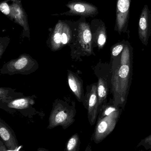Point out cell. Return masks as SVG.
I'll return each mask as SVG.
<instances>
[{
  "mask_svg": "<svg viewBox=\"0 0 151 151\" xmlns=\"http://www.w3.org/2000/svg\"><path fill=\"white\" fill-rule=\"evenodd\" d=\"M131 73L130 53L127 45L121 55L120 63L113 68L112 90L115 105H122L125 101L129 89Z\"/></svg>",
  "mask_w": 151,
  "mask_h": 151,
  "instance_id": "cell-1",
  "label": "cell"
},
{
  "mask_svg": "<svg viewBox=\"0 0 151 151\" xmlns=\"http://www.w3.org/2000/svg\"><path fill=\"white\" fill-rule=\"evenodd\" d=\"M76 114L75 101L66 97L56 99L53 103L47 129L61 126L66 129L75 122Z\"/></svg>",
  "mask_w": 151,
  "mask_h": 151,
  "instance_id": "cell-2",
  "label": "cell"
},
{
  "mask_svg": "<svg viewBox=\"0 0 151 151\" xmlns=\"http://www.w3.org/2000/svg\"><path fill=\"white\" fill-rule=\"evenodd\" d=\"M38 68V64L36 61L27 56H22L4 64L0 73L9 76L16 74L28 75L37 71Z\"/></svg>",
  "mask_w": 151,
  "mask_h": 151,
  "instance_id": "cell-3",
  "label": "cell"
},
{
  "mask_svg": "<svg viewBox=\"0 0 151 151\" xmlns=\"http://www.w3.org/2000/svg\"><path fill=\"white\" fill-rule=\"evenodd\" d=\"M120 115L119 109L109 115L98 118V122L93 135V139L96 144H99L106 138L114 129Z\"/></svg>",
  "mask_w": 151,
  "mask_h": 151,
  "instance_id": "cell-4",
  "label": "cell"
},
{
  "mask_svg": "<svg viewBox=\"0 0 151 151\" xmlns=\"http://www.w3.org/2000/svg\"><path fill=\"white\" fill-rule=\"evenodd\" d=\"M83 104L87 110L89 123L91 125H93L96 122L99 114L97 83L86 86V92Z\"/></svg>",
  "mask_w": 151,
  "mask_h": 151,
  "instance_id": "cell-5",
  "label": "cell"
},
{
  "mask_svg": "<svg viewBox=\"0 0 151 151\" xmlns=\"http://www.w3.org/2000/svg\"><path fill=\"white\" fill-rule=\"evenodd\" d=\"M151 31V14L148 6L145 5L143 8L139 17L138 34L139 40L147 45Z\"/></svg>",
  "mask_w": 151,
  "mask_h": 151,
  "instance_id": "cell-6",
  "label": "cell"
},
{
  "mask_svg": "<svg viewBox=\"0 0 151 151\" xmlns=\"http://www.w3.org/2000/svg\"><path fill=\"white\" fill-rule=\"evenodd\" d=\"M131 1V0H117L116 29L120 34L127 26Z\"/></svg>",
  "mask_w": 151,
  "mask_h": 151,
  "instance_id": "cell-7",
  "label": "cell"
},
{
  "mask_svg": "<svg viewBox=\"0 0 151 151\" xmlns=\"http://www.w3.org/2000/svg\"><path fill=\"white\" fill-rule=\"evenodd\" d=\"M0 136L8 150L15 151L18 147V142L14 132L2 119L0 120Z\"/></svg>",
  "mask_w": 151,
  "mask_h": 151,
  "instance_id": "cell-8",
  "label": "cell"
},
{
  "mask_svg": "<svg viewBox=\"0 0 151 151\" xmlns=\"http://www.w3.org/2000/svg\"><path fill=\"white\" fill-rule=\"evenodd\" d=\"M68 83L77 100L83 102L85 95L83 81L82 78L76 73L70 70H68Z\"/></svg>",
  "mask_w": 151,
  "mask_h": 151,
  "instance_id": "cell-9",
  "label": "cell"
},
{
  "mask_svg": "<svg viewBox=\"0 0 151 151\" xmlns=\"http://www.w3.org/2000/svg\"><path fill=\"white\" fill-rule=\"evenodd\" d=\"M97 92L99 113L106 106L108 93L107 83L106 79L103 78L99 77V78L97 83Z\"/></svg>",
  "mask_w": 151,
  "mask_h": 151,
  "instance_id": "cell-10",
  "label": "cell"
},
{
  "mask_svg": "<svg viewBox=\"0 0 151 151\" xmlns=\"http://www.w3.org/2000/svg\"><path fill=\"white\" fill-rule=\"evenodd\" d=\"M35 103V101L32 97L18 98L14 99L6 103V106L9 109H29Z\"/></svg>",
  "mask_w": 151,
  "mask_h": 151,
  "instance_id": "cell-11",
  "label": "cell"
},
{
  "mask_svg": "<svg viewBox=\"0 0 151 151\" xmlns=\"http://www.w3.org/2000/svg\"><path fill=\"white\" fill-rule=\"evenodd\" d=\"M21 93H16L11 88L1 87L0 88V101L1 105L6 104L17 97L22 96Z\"/></svg>",
  "mask_w": 151,
  "mask_h": 151,
  "instance_id": "cell-12",
  "label": "cell"
},
{
  "mask_svg": "<svg viewBox=\"0 0 151 151\" xmlns=\"http://www.w3.org/2000/svg\"><path fill=\"white\" fill-rule=\"evenodd\" d=\"M80 141L78 133L71 136L67 142L66 149L68 151H78L79 150Z\"/></svg>",
  "mask_w": 151,
  "mask_h": 151,
  "instance_id": "cell-13",
  "label": "cell"
},
{
  "mask_svg": "<svg viewBox=\"0 0 151 151\" xmlns=\"http://www.w3.org/2000/svg\"><path fill=\"white\" fill-rule=\"evenodd\" d=\"M118 109L117 106L115 105L114 106H105V107L102 109L101 111L99 114V117L98 118L104 117L106 116L109 115L111 113L114 112V111H116Z\"/></svg>",
  "mask_w": 151,
  "mask_h": 151,
  "instance_id": "cell-14",
  "label": "cell"
},
{
  "mask_svg": "<svg viewBox=\"0 0 151 151\" xmlns=\"http://www.w3.org/2000/svg\"><path fill=\"white\" fill-rule=\"evenodd\" d=\"M106 40V35L105 28H103L100 32L98 37V43L99 47L101 48L104 46Z\"/></svg>",
  "mask_w": 151,
  "mask_h": 151,
  "instance_id": "cell-15",
  "label": "cell"
},
{
  "mask_svg": "<svg viewBox=\"0 0 151 151\" xmlns=\"http://www.w3.org/2000/svg\"><path fill=\"white\" fill-rule=\"evenodd\" d=\"M124 45L123 44H117L115 46L112 50L111 54L113 57H116L119 55L123 50L124 48Z\"/></svg>",
  "mask_w": 151,
  "mask_h": 151,
  "instance_id": "cell-16",
  "label": "cell"
},
{
  "mask_svg": "<svg viewBox=\"0 0 151 151\" xmlns=\"http://www.w3.org/2000/svg\"><path fill=\"white\" fill-rule=\"evenodd\" d=\"M83 37L84 41L86 43H88L91 42V40L92 35L90 30L87 29L84 31Z\"/></svg>",
  "mask_w": 151,
  "mask_h": 151,
  "instance_id": "cell-17",
  "label": "cell"
},
{
  "mask_svg": "<svg viewBox=\"0 0 151 151\" xmlns=\"http://www.w3.org/2000/svg\"><path fill=\"white\" fill-rule=\"evenodd\" d=\"M0 9L2 13L6 15H8L10 13V9L8 5L6 3H2L0 6Z\"/></svg>",
  "mask_w": 151,
  "mask_h": 151,
  "instance_id": "cell-18",
  "label": "cell"
},
{
  "mask_svg": "<svg viewBox=\"0 0 151 151\" xmlns=\"http://www.w3.org/2000/svg\"><path fill=\"white\" fill-rule=\"evenodd\" d=\"M74 9L77 12H79V13L84 12L85 10V7L83 5H80V4H77V5H75Z\"/></svg>",
  "mask_w": 151,
  "mask_h": 151,
  "instance_id": "cell-19",
  "label": "cell"
},
{
  "mask_svg": "<svg viewBox=\"0 0 151 151\" xmlns=\"http://www.w3.org/2000/svg\"><path fill=\"white\" fill-rule=\"evenodd\" d=\"M54 41L57 44H59V43H60L61 41V36L60 33H56L55 35Z\"/></svg>",
  "mask_w": 151,
  "mask_h": 151,
  "instance_id": "cell-20",
  "label": "cell"
},
{
  "mask_svg": "<svg viewBox=\"0 0 151 151\" xmlns=\"http://www.w3.org/2000/svg\"><path fill=\"white\" fill-rule=\"evenodd\" d=\"M8 150L7 148L6 147V145L4 144L2 140L0 141V151H7Z\"/></svg>",
  "mask_w": 151,
  "mask_h": 151,
  "instance_id": "cell-21",
  "label": "cell"
},
{
  "mask_svg": "<svg viewBox=\"0 0 151 151\" xmlns=\"http://www.w3.org/2000/svg\"><path fill=\"white\" fill-rule=\"evenodd\" d=\"M61 41L63 44H66L68 42V38L65 33H63L61 35Z\"/></svg>",
  "mask_w": 151,
  "mask_h": 151,
  "instance_id": "cell-22",
  "label": "cell"
},
{
  "mask_svg": "<svg viewBox=\"0 0 151 151\" xmlns=\"http://www.w3.org/2000/svg\"><path fill=\"white\" fill-rule=\"evenodd\" d=\"M144 140H145V142H146V143L151 144V135H150V136L147 137Z\"/></svg>",
  "mask_w": 151,
  "mask_h": 151,
  "instance_id": "cell-23",
  "label": "cell"
}]
</instances>
